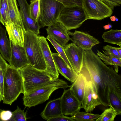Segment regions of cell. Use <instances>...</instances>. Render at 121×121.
<instances>
[{"label": "cell", "instance_id": "cell-38", "mask_svg": "<svg viewBox=\"0 0 121 121\" xmlns=\"http://www.w3.org/2000/svg\"><path fill=\"white\" fill-rule=\"evenodd\" d=\"M109 6L112 10H113L115 7L117 6L116 5L112 3L108 0H100Z\"/></svg>", "mask_w": 121, "mask_h": 121}, {"label": "cell", "instance_id": "cell-5", "mask_svg": "<svg viewBox=\"0 0 121 121\" xmlns=\"http://www.w3.org/2000/svg\"><path fill=\"white\" fill-rule=\"evenodd\" d=\"M40 14L37 22L41 28L57 23L65 7L62 3L55 0H40Z\"/></svg>", "mask_w": 121, "mask_h": 121}, {"label": "cell", "instance_id": "cell-42", "mask_svg": "<svg viewBox=\"0 0 121 121\" xmlns=\"http://www.w3.org/2000/svg\"><path fill=\"white\" fill-rule=\"evenodd\" d=\"M116 17L115 16H112L110 17V19L111 21L115 22L116 21Z\"/></svg>", "mask_w": 121, "mask_h": 121}, {"label": "cell", "instance_id": "cell-6", "mask_svg": "<svg viewBox=\"0 0 121 121\" xmlns=\"http://www.w3.org/2000/svg\"><path fill=\"white\" fill-rule=\"evenodd\" d=\"M88 19L82 6L65 7L61 11L57 22L61 24L67 31L77 29Z\"/></svg>", "mask_w": 121, "mask_h": 121}, {"label": "cell", "instance_id": "cell-12", "mask_svg": "<svg viewBox=\"0 0 121 121\" xmlns=\"http://www.w3.org/2000/svg\"><path fill=\"white\" fill-rule=\"evenodd\" d=\"M64 49L73 70L78 75L82 65L84 50L73 43L66 44Z\"/></svg>", "mask_w": 121, "mask_h": 121}, {"label": "cell", "instance_id": "cell-40", "mask_svg": "<svg viewBox=\"0 0 121 121\" xmlns=\"http://www.w3.org/2000/svg\"><path fill=\"white\" fill-rule=\"evenodd\" d=\"M112 27V25L110 24H109L108 25L104 26H103V28L105 30H107L111 28Z\"/></svg>", "mask_w": 121, "mask_h": 121}, {"label": "cell", "instance_id": "cell-23", "mask_svg": "<svg viewBox=\"0 0 121 121\" xmlns=\"http://www.w3.org/2000/svg\"><path fill=\"white\" fill-rule=\"evenodd\" d=\"M7 1L11 21L24 28L16 0H7Z\"/></svg>", "mask_w": 121, "mask_h": 121}, {"label": "cell", "instance_id": "cell-4", "mask_svg": "<svg viewBox=\"0 0 121 121\" xmlns=\"http://www.w3.org/2000/svg\"><path fill=\"white\" fill-rule=\"evenodd\" d=\"M38 36L31 32L25 30L24 47L29 64L37 69L46 71V65L39 43Z\"/></svg>", "mask_w": 121, "mask_h": 121}, {"label": "cell", "instance_id": "cell-41", "mask_svg": "<svg viewBox=\"0 0 121 121\" xmlns=\"http://www.w3.org/2000/svg\"><path fill=\"white\" fill-rule=\"evenodd\" d=\"M115 48L116 50L119 55L121 56V48L115 47Z\"/></svg>", "mask_w": 121, "mask_h": 121}, {"label": "cell", "instance_id": "cell-10", "mask_svg": "<svg viewBox=\"0 0 121 121\" xmlns=\"http://www.w3.org/2000/svg\"><path fill=\"white\" fill-rule=\"evenodd\" d=\"M83 76L85 78L86 83L84 99L81 104L82 107L86 112H91L96 107L102 105V104L93 83L88 78Z\"/></svg>", "mask_w": 121, "mask_h": 121}, {"label": "cell", "instance_id": "cell-11", "mask_svg": "<svg viewBox=\"0 0 121 121\" xmlns=\"http://www.w3.org/2000/svg\"><path fill=\"white\" fill-rule=\"evenodd\" d=\"M64 89L60 97L62 114L72 116L79 112L82 108L81 104L73 94L70 88Z\"/></svg>", "mask_w": 121, "mask_h": 121}, {"label": "cell", "instance_id": "cell-43", "mask_svg": "<svg viewBox=\"0 0 121 121\" xmlns=\"http://www.w3.org/2000/svg\"><path fill=\"white\" fill-rule=\"evenodd\" d=\"M118 18L116 17V21H118Z\"/></svg>", "mask_w": 121, "mask_h": 121}, {"label": "cell", "instance_id": "cell-30", "mask_svg": "<svg viewBox=\"0 0 121 121\" xmlns=\"http://www.w3.org/2000/svg\"><path fill=\"white\" fill-rule=\"evenodd\" d=\"M46 39L51 43L59 55L65 61L69 66L73 70L66 56L64 51V48L60 46L53 39L51 38L48 35L47 36Z\"/></svg>", "mask_w": 121, "mask_h": 121}, {"label": "cell", "instance_id": "cell-32", "mask_svg": "<svg viewBox=\"0 0 121 121\" xmlns=\"http://www.w3.org/2000/svg\"><path fill=\"white\" fill-rule=\"evenodd\" d=\"M103 49L104 51L103 50V52L106 55L116 58L121 60V56L119 55L115 47L107 45L104 46Z\"/></svg>", "mask_w": 121, "mask_h": 121}, {"label": "cell", "instance_id": "cell-21", "mask_svg": "<svg viewBox=\"0 0 121 121\" xmlns=\"http://www.w3.org/2000/svg\"><path fill=\"white\" fill-rule=\"evenodd\" d=\"M86 80L85 77L79 73L77 78L70 87L72 91L82 104L85 91Z\"/></svg>", "mask_w": 121, "mask_h": 121}, {"label": "cell", "instance_id": "cell-29", "mask_svg": "<svg viewBox=\"0 0 121 121\" xmlns=\"http://www.w3.org/2000/svg\"><path fill=\"white\" fill-rule=\"evenodd\" d=\"M8 64L0 54V101L3 99V81Z\"/></svg>", "mask_w": 121, "mask_h": 121}, {"label": "cell", "instance_id": "cell-20", "mask_svg": "<svg viewBox=\"0 0 121 121\" xmlns=\"http://www.w3.org/2000/svg\"><path fill=\"white\" fill-rule=\"evenodd\" d=\"M62 114L60 97L48 103L40 115L42 118L48 121Z\"/></svg>", "mask_w": 121, "mask_h": 121}, {"label": "cell", "instance_id": "cell-36", "mask_svg": "<svg viewBox=\"0 0 121 121\" xmlns=\"http://www.w3.org/2000/svg\"><path fill=\"white\" fill-rule=\"evenodd\" d=\"M63 4L65 7L74 6L69 0H55Z\"/></svg>", "mask_w": 121, "mask_h": 121}, {"label": "cell", "instance_id": "cell-24", "mask_svg": "<svg viewBox=\"0 0 121 121\" xmlns=\"http://www.w3.org/2000/svg\"><path fill=\"white\" fill-rule=\"evenodd\" d=\"M104 42L121 47V30L112 29L104 32L102 35Z\"/></svg>", "mask_w": 121, "mask_h": 121}, {"label": "cell", "instance_id": "cell-14", "mask_svg": "<svg viewBox=\"0 0 121 121\" xmlns=\"http://www.w3.org/2000/svg\"><path fill=\"white\" fill-rule=\"evenodd\" d=\"M20 9L19 11L24 28L26 30L31 32L38 35L41 28L37 22L30 17L29 11V4L26 0H17Z\"/></svg>", "mask_w": 121, "mask_h": 121}, {"label": "cell", "instance_id": "cell-27", "mask_svg": "<svg viewBox=\"0 0 121 121\" xmlns=\"http://www.w3.org/2000/svg\"><path fill=\"white\" fill-rule=\"evenodd\" d=\"M40 0H31L29 4V11L30 17L37 22L40 14Z\"/></svg>", "mask_w": 121, "mask_h": 121}, {"label": "cell", "instance_id": "cell-18", "mask_svg": "<svg viewBox=\"0 0 121 121\" xmlns=\"http://www.w3.org/2000/svg\"><path fill=\"white\" fill-rule=\"evenodd\" d=\"M5 26L10 42L15 45L24 47V28L11 21L9 24Z\"/></svg>", "mask_w": 121, "mask_h": 121}, {"label": "cell", "instance_id": "cell-31", "mask_svg": "<svg viewBox=\"0 0 121 121\" xmlns=\"http://www.w3.org/2000/svg\"><path fill=\"white\" fill-rule=\"evenodd\" d=\"M12 117L9 121H26L27 120L26 112L21 110L18 106L14 111L12 112Z\"/></svg>", "mask_w": 121, "mask_h": 121}, {"label": "cell", "instance_id": "cell-37", "mask_svg": "<svg viewBox=\"0 0 121 121\" xmlns=\"http://www.w3.org/2000/svg\"><path fill=\"white\" fill-rule=\"evenodd\" d=\"M73 6H82V0H69Z\"/></svg>", "mask_w": 121, "mask_h": 121}, {"label": "cell", "instance_id": "cell-22", "mask_svg": "<svg viewBox=\"0 0 121 121\" xmlns=\"http://www.w3.org/2000/svg\"><path fill=\"white\" fill-rule=\"evenodd\" d=\"M0 52L4 59L10 63L11 46L10 42L7 37L6 30L0 24Z\"/></svg>", "mask_w": 121, "mask_h": 121}, {"label": "cell", "instance_id": "cell-1", "mask_svg": "<svg viewBox=\"0 0 121 121\" xmlns=\"http://www.w3.org/2000/svg\"><path fill=\"white\" fill-rule=\"evenodd\" d=\"M110 66L103 62L92 49L84 50L80 73L88 78L95 86L102 105H109L108 82Z\"/></svg>", "mask_w": 121, "mask_h": 121}, {"label": "cell", "instance_id": "cell-9", "mask_svg": "<svg viewBox=\"0 0 121 121\" xmlns=\"http://www.w3.org/2000/svg\"><path fill=\"white\" fill-rule=\"evenodd\" d=\"M82 6L88 19L101 20L110 17L111 8L100 0H82Z\"/></svg>", "mask_w": 121, "mask_h": 121}, {"label": "cell", "instance_id": "cell-8", "mask_svg": "<svg viewBox=\"0 0 121 121\" xmlns=\"http://www.w3.org/2000/svg\"><path fill=\"white\" fill-rule=\"evenodd\" d=\"M109 105L121 114V76L110 66L108 82Z\"/></svg>", "mask_w": 121, "mask_h": 121}, {"label": "cell", "instance_id": "cell-16", "mask_svg": "<svg viewBox=\"0 0 121 121\" xmlns=\"http://www.w3.org/2000/svg\"><path fill=\"white\" fill-rule=\"evenodd\" d=\"M48 35L64 48L70 40L67 30L61 23L57 22L46 29Z\"/></svg>", "mask_w": 121, "mask_h": 121}, {"label": "cell", "instance_id": "cell-13", "mask_svg": "<svg viewBox=\"0 0 121 121\" xmlns=\"http://www.w3.org/2000/svg\"><path fill=\"white\" fill-rule=\"evenodd\" d=\"M70 40L84 50L92 49L94 46L100 43L96 39L90 34L83 31L75 30L74 32L67 31Z\"/></svg>", "mask_w": 121, "mask_h": 121}, {"label": "cell", "instance_id": "cell-34", "mask_svg": "<svg viewBox=\"0 0 121 121\" xmlns=\"http://www.w3.org/2000/svg\"><path fill=\"white\" fill-rule=\"evenodd\" d=\"M12 112L9 110L0 109V121H9L12 117Z\"/></svg>", "mask_w": 121, "mask_h": 121}, {"label": "cell", "instance_id": "cell-15", "mask_svg": "<svg viewBox=\"0 0 121 121\" xmlns=\"http://www.w3.org/2000/svg\"><path fill=\"white\" fill-rule=\"evenodd\" d=\"M38 40L41 48L47 66L46 71L54 78H58L59 73L57 69L46 38L38 35Z\"/></svg>", "mask_w": 121, "mask_h": 121}, {"label": "cell", "instance_id": "cell-26", "mask_svg": "<svg viewBox=\"0 0 121 121\" xmlns=\"http://www.w3.org/2000/svg\"><path fill=\"white\" fill-rule=\"evenodd\" d=\"M100 115L94 114L91 112H78L72 116L71 117L75 121H91L99 118Z\"/></svg>", "mask_w": 121, "mask_h": 121}, {"label": "cell", "instance_id": "cell-3", "mask_svg": "<svg viewBox=\"0 0 121 121\" xmlns=\"http://www.w3.org/2000/svg\"><path fill=\"white\" fill-rule=\"evenodd\" d=\"M3 103L11 105L20 94L24 93L22 78L19 70L8 64L3 83Z\"/></svg>", "mask_w": 121, "mask_h": 121}, {"label": "cell", "instance_id": "cell-19", "mask_svg": "<svg viewBox=\"0 0 121 121\" xmlns=\"http://www.w3.org/2000/svg\"><path fill=\"white\" fill-rule=\"evenodd\" d=\"M52 53L58 73L68 80L73 82L78 75L69 66L58 53Z\"/></svg>", "mask_w": 121, "mask_h": 121}, {"label": "cell", "instance_id": "cell-7", "mask_svg": "<svg viewBox=\"0 0 121 121\" xmlns=\"http://www.w3.org/2000/svg\"><path fill=\"white\" fill-rule=\"evenodd\" d=\"M68 84H52L45 86L37 89L29 93L23 95V104L30 107L42 104L48 99L51 94L59 88L70 87Z\"/></svg>", "mask_w": 121, "mask_h": 121}, {"label": "cell", "instance_id": "cell-35", "mask_svg": "<svg viewBox=\"0 0 121 121\" xmlns=\"http://www.w3.org/2000/svg\"><path fill=\"white\" fill-rule=\"evenodd\" d=\"M48 121H75L71 117L62 115L56 117L51 118Z\"/></svg>", "mask_w": 121, "mask_h": 121}, {"label": "cell", "instance_id": "cell-17", "mask_svg": "<svg viewBox=\"0 0 121 121\" xmlns=\"http://www.w3.org/2000/svg\"><path fill=\"white\" fill-rule=\"evenodd\" d=\"M10 43L11 53L9 65L14 68L19 70L29 64L24 47L14 45L11 42Z\"/></svg>", "mask_w": 121, "mask_h": 121}, {"label": "cell", "instance_id": "cell-39", "mask_svg": "<svg viewBox=\"0 0 121 121\" xmlns=\"http://www.w3.org/2000/svg\"><path fill=\"white\" fill-rule=\"evenodd\" d=\"M112 3L116 5L117 6L120 5L121 0H108Z\"/></svg>", "mask_w": 121, "mask_h": 121}, {"label": "cell", "instance_id": "cell-33", "mask_svg": "<svg viewBox=\"0 0 121 121\" xmlns=\"http://www.w3.org/2000/svg\"><path fill=\"white\" fill-rule=\"evenodd\" d=\"M0 22L4 26L8 21L3 0H0Z\"/></svg>", "mask_w": 121, "mask_h": 121}, {"label": "cell", "instance_id": "cell-25", "mask_svg": "<svg viewBox=\"0 0 121 121\" xmlns=\"http://www.w3.org/2000/svg\"><path fill=\"white\" fill-rule=\"evenodd\" d=\"M96 53L97 55L104 61L105 65L113 66L115 70L118 73V67H121V60L116 58L107 56L98 50H97Z\"/></svg>", "mask_w": 121, "mask_h": 121}, {"label": "cell", "instance_id": "cell-28", "mask_svg": "<svg viewBox=\"0 0 121 121\" xmlns=\"http://www.w3.org/2000/svg\"><path fill=\"white\" fill-rule=\"evenodd\" d=\"M105 109L96 121H113L117 115L116 110L111 106Z\"/></svg>", "mask_w": 121, "mask_h": 121}, {"label": "cell", "instance_id": "cell-2", "mask_svg": "<svg viewBox=\"0 0 121 121\" xmlns=\"http://www.w3.org/2000/svg\"><path fill=\"white\" fill-rule=\"evenodd\" d=\"M23 78L24 93L27 94L43 86L52 84H68L62 79L54 78L45 70L37 69L29 64L19 70Z\"/></svg>", "mask_w": 121, "mask_h": 121}]
</instances>
